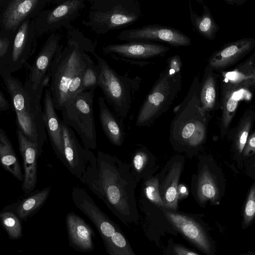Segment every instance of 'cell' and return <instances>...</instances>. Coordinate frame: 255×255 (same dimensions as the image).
<instances>
[{"instance_id": "obj_1", "label": "cell", "mask_w": 255, "mask_h": 255, "mask_svg": "<svg viewBox=\"0 0 255 255\" xmlns=\"http://www.w3.org/2000/svg\"><path fill=\"white\" fill-rule=\"evenodd\" d=\"M80 180L125 225L137 223L138 212L134 197L137 181L129 164L99 150L93 154Z\"/></svg>"}, {"instance_id": "obj_15", "label": "cell", "mask_w": 255, "mask_h": 255, "mask_svg": "<svg viewBox=\"0 0 255 255\" xmlns=\"http://www.w3.org/2000/svg\"><path fill=\"white\" fill-rule=\"evenodd\" d=\"M66 226L70 246L75 250L88 253L94 249L95 234L83 218L73 212L67 213Z\"/></svg>"}, {"instance_id": "obj_8", "label": "cell", "mask_w": 255, "mask_h": 255, "mask_svg": "<svg viewBox=\"0 0 255 255\" xmlns=\"http://www.w3.org/2000/svg\"><path fill=\"white\" fill-rule=\"evenodd\" d=\"M169 49L156 43L131 41L108 45L102 48V52L116 60L142 66L149 63L144 60L164 55Z\"/></svg>"}, {"instance_id": "obj_26", "label": "cell", "mask_w": 255, "mask_h": 255, "mask_svg": "<svg viewBox=\"0 0 255 255\" xmlns=\"http://www.w3.org/2000/svg\"><path fill=\"white\" fill-rule=\"evenodd\" d=\"M181 166L179 163H175L170 170L164 182L163 186L159 187L161 196L166 208L175 209L178 198V182L180 175Z\"/></svg>"}, {"instance_id": "obj_25", "label": "cell", "mask_w": 255, "mask_h": 255, "mask_svg": "<svg viewBox=\"0 0 255 255\" xmlns=\"http://www.w3.org/2000/svg\"><path fill=\"white\" fill-rule=\"evenodd\" d=\"M189 2L191 21L195 30L201 36L209 40H213L219 30V27L213 17L209 8L203 4V11L201 16L191 8Z\"/></svg>"}, {"instance_id": "obj_11", "label": "cell", "mask_w": 255, "mask_h": 255, "mask_svg": "<svg viewBox=\"0 0 255 255\" xmlns=\"http://www.w3.org/2000/svg\"><path fill=\"white\" fill-rule=\"evenodd\" d=\"M221 89L222 115L220 131L222 136H224L229 131L239 102L250 100L252 93L250 89L223 78L221 81Z\"/></svg>"}, {"instance_id": "obj_7", "label": "cell", "mask_w": 255, "mask_h": 255, "mask_svg": "<svg viewBox=\"0 0 255 255\" xmlns=\"http://www.w3.org/2000/svg\"><path fill=\"white\" fill-rule=\"evenodd\" d=\"M94 91L78 93L62 107V121L78 134L84 147H97V136L94 116Z\"/></svg>"}, {"instance_id": "obj_31", "label": "cell", "mask_w": 255, "mask_h": 255, "mask_svg": "<svg viewBox=\"0 0 255 255\" xmlns=\"http://www.w3.org/2000/svg\"><path fill=\"white\" fill-rule=\"evenodd\" d=\"M198 193L202 202L214 201L218 196V191L215 183L208 171H204L200 176L198 184Z\"/></svg>"}, {"instance_id": "obj_14", "label": "cell", "mask_w": 255, "mask_h": 255, "mask_svg": "<svg viewBox=\"0 0 255 255\" xmlns=\"http://www.w3.org/2000/svg\"><path fill=\"white\" fill-rule=\"evenodd\" d=\"M255 47V39L253 38H243L226 43L211 55L208 65L214 70L227 68L244 57Z\"/></svg>"}, {"instance_id": "obj_20", "label": "cell", "mask_w": 255, "mask_h": 255, "mask_svg": "<svg viewBox=\"0 0 255 255\" xmlns=\"http://www.w3.org/2000/svg\"><path fill=\"white\" fill-rule=\"evenodd\" d=\"M165 215L172 224L188 239L206 253H210L211 246L204 232L198 224L185 215L166 212Z\"/></svg>"}, {"instance_id": "obj_17", "label": "cell", "mask_w": 255, "mask_h": 255, "mask_svg": "<svg viewBox=\"0 0 255 255\" xmlns=\"http://www.w3.org/2000/svg\"><path fill=\"white\" fill-rule=\"evenodd\" d=\"M138 18L135 13L116 6L107 11L94 12L85 24L97 32L103 33L132 23Z\"/></svg>"}, {"instance_id": "obj_10", "label": "cell", "mask_w": 255, "mask_h": 255, "mask_svg": "<svg viewBox=\"0 0 255 255\" xmlns=\"http://www.w3.org/2000/svg\"><path fill=\"white\" fill-rule=\"evenodd\" d=\"M61 37L53 35L47 40L30 68V73L26 80L33 91L42 92L48 85L46 80L49 77V70L60 46Z\"/></svg>"}, {"instance_id": "obj_35", "label": "cell", "mask_w": 255, "mask_h": 255, "mask_svg": "<svg viewBox=\"0 0 255 255\" xmlns=\"http://www.w3.org/2000/svg\"><path fill=\"white\" fill-rule=\"evenodd\" d=\"M255 214V187L253 185L249 193L244 210V223L249 224Z\"/></svg>"}, {"instance_id": "obj_30", "label": "cell", "mask_w": 255, "mask_h": 255, "mask_svg": "<svg viewBox=\"0 0 255 255\" xmlns=\"http://www.w3.org/2000/svg\"><path fill=\"white\" fill-rule=\"evenodd\" d=\"M149 153L142 146L136 149L132 154L129 165L131 172L137 182L144 176L145 170L149 164Z\"/></svg>"}, {"instance_id": "obj_4", "label": "cell", "mask_w": 255, "mask_h": 255, "mask_svg": "<svg viewBox=\"0 0 255 255\" xmlns=\"http://www.w3.org/2000/svg\"><path fill=\"white\" fill-rule=\"evenodd\" d=\"M180 64L178 55L170 57L166 69L160 74L139 109L137 126H150L170 107L181 89Z\"/></svg>"}, {"instance_id": "obj_16", "label": "cell", "mask_w": 255, "mask_h": 255, "mask_svg": "<svg viewBox=\"0 0 255 255\" xmlns=\"http://www.w3.org/2000/svg\"><path fill=\"white\" fill-rule=\"evenodd\" d=\"M43 106V119L46 131L54 152L58 158L64 165V142L61 120L56 113L49 88H46L45 91Z\"/></svg>"}, {"instance_id": "obj_21", "label": "cell", "mask_w": 255, "mask_h": 255, "mask_svg": "<svg viewBox=\"0 0 255 255\" xmlns=\"http://www.w3.org/2000/svg\"><path fill=\"white\" fill-rule=\"evenodd\" d=\"M255 52L233 70L222 73V78L251 89L255 85Z\"/></svg>"}, {"instance_id": "obj_28", "label": "cell", "mask_w": 255, "mask_h": 255, "mask_svg": "<svg viewBox=\"0 0 255 255\" xmlns=\"http://www.w3.org/2000/svg\"><path fill=\"white\" fill-rule=\"evenodd\" d=\"M51 190V187H47L23 199L15 211L19 219L25 220L39 209L49 197Z\"/></svg>"}, {"instance_id": "obj_33", "label": "cell", "mask_w": 255, "mask_h": 255, "mask_svg": "<svg viewBox=\"0 0 255 255\" xmlns=\"http://www.w3.org/2000/svg\"><path fill=\"white\" fill-rule=\"evenodd\" d=\"M143 183L142 195L154 205L165 207L160 194L158 178L155 177L148 178Z\"/></svg>"}, {"instance_id": "obj_3", "label": "cell", "mask_w": 255, "mask_h": 255, "mask_svg": "<svg viewBox=\"0 0 255 255\" xmlns=\"http://www.w3.org/2000/svg\"><path fill=\"white\" fill-rule=\"evenodd\" d=\"M0 66V76L9 95L16 126L32 142L43 146L47 133L41 105L42 93L33 91L26 80L24 84Z\"/></svg>"}, {"instance_id": "obj_41", "label": "cell", "mask_w": 255, "mask_h": 255, "mask_svg": "<svg viewBox=\"0 0 255 255\" xmlns=\"http://www.w3.org/2000/svg\"><path fill=\"white\" fill-rule=\"evenodd\" d=\"M178 193L179 194L184 195L185 193L187 194V189L186 188L183 186L180 185V187H178Z\"/></svg>"}, {"instance_id": "obj_2", "label": "cell", "mask_w": 255, "mask_h": 255, "mask_svg": "<svg viewBox=\"0 0 255 255\" xmlns=\"http://www.w3.org/2000/svg\"><path fill=\"white\" fill-rule=\"evenodd\" d=\"M88 52L96 54L93 48L70 36L66 46L60 45L49 73V89L56 110L61 111L68 101L83 92V75L93 61Z\"/></svg>"}, {"instance_id": "obj_38", "label": "cell", "mask_w": 255, "mask_h": 255, "mask_svg": "<svg viewBox=\"0 0 255 255\" xmlns=\"http://www.w3.org/2000/svg\"><path fill=\"white\" fill-rule=\"evenodd\" d=\"M10 106L9 103L0 89V112L8 110Z\"/></svg>"}, {"instance_id": "obj_6", "label": "cell", "mask_w": 255, "mask_h": 255, "mask_svg": "<svg viewBox=\"0 0 255 255\" xmlns=\"http://www.w3.org/2000/svg\"><path fill=\"white\" fill-rule=\"evenodd\" d=\"M95 57L99 70L98 87L115 114L121 119H125L140 86L141 78L120 75L103 58L97 54Z\"/></svg>"}, {"instance_id": "obj_29", "label": "cell", "mask_w": 255, "mask_h": 255, "mask_svg": "<svg viewBox=\"0 0 255 255\" xmlns=\"http://www.w3.org/2000/svg\"><path fill=\"white\" fill-rule=\"evenodd\" d=\"M255 120L254 111L248 110L243 114L238 125L231 130L236 147L240 153L243 151Z\"/></svg>"}, {"instance_id": "obj_32", "label": "cell", "mask_w": 255, "mask_h": 255, "mask_svg": "<svg viewBox=\"0 0 255 255\" xmlns=\"http://www.w3.org/2000/svg\"><path fill=\"white\" fill-rule=\"evenodd\" d=\"M0 221L9 237L17 240L22 236V227L18 216L12 212L0 213Z\"/></svg>"}, {"instance_id": "obj_27", "label": "cell", "mask_w": 255, "mask_h": 255, "mask_svg": "<svg viewBox=\"0 0 255 255\" xmlns=\"http://www.w3.org/2000/svg\"><path fill=\"white\" fill-rule=\"evenodd\" d=\"M79 0H68L52 10L48 15V24H69L77 15L82 6Z\"/></svg>"}, {"instance_id": "obj_40", "label": "cell", "mask_w": 255, "mask_h": 255, "mask_svg": "<svg viewBox=\"0 0 255 255\" xmlns=\"http://www.w3.org/2000/svg\"><path fill=\"white\" fill-rule=\"evenodd\" d=\"M248 0H224L225 2L232 5L240 6L245 4Z\"/></svg>"}, {"instance_id": "obj_13", "label": "cell", "mask_w": 255, "mask_h": 255, "mask_svg": "<svg viewBox=\"0 0 255 255\" xmlns=\"http://www.w3.org/2000/svg\"><path fill=\"white\" fill-rule=\"evenodd\" d=\"M16 133L24 169L22 189L25 194L33 191L37 179V159L42 146L30 141L16 126Z\"/></svg>"}, {"instance_id": "obj_22", "label": "cell", "mask_w": 255, "mask_h": 255, "mask_svg": "<svg viewBox=\"0 0 255 255\" xmlns=\"http://www.w3.org/2000/svg\"><path fill=\"white\" fill-rule=\"evenodd\" d=\"M38 0H12L5 9L2 22L4 27L12 29L32 11Z\"/></svg>"}, {"instance_id": "obj_18", "label": "cell", "mask_w": 255, "mask_h": 255, "mask_svg": "<svg viewBox=\"0 0 255 255\" xmlns=\"http://www.w3.org/2000/svg\"><path fill=\"white\" fill-rule=\"evenodd\" d=\"M98 105L100 122L105 135L114 145L121 146L125 138L122 119L109 109L103 97H99Z\"/></svg>"}, {"instance_id": "obj_23", "label": "cell", "mask_w": 255, "mask_h": 255, "mask_svg": "<svg viewBox=\"0 0 255 255\" xmlns=\"http://www.w3.org/2000/svg\"><path fill=\"white\" fill-rule=\"evenodd\" d=\"M0 164L19 181H23L21 167L5 131L0 128Z\"/></svg>"}, {"instance_id": "obj_5", "label": "cell", "mask_w": 255, "mask_h": 255, "mask_svg": "<svg viewBox=\"0 0 255 255\" xmlns=\"http://www.w3.org/2000/svg\"><path fill=\"white\" fill-rule=\"evenodd\" d=\"M71 196L76 207L94 224L110 255H135L131 247L119 226L96 204L84 189L73 187Z\"/></svg>"}, {"instance_id": "obj_9", "label": "cell", "mask_w": 255, "mask_h": 255, "mask_svg": "<svg viewBox=\"0 0 255 255\" xmlns=\"http://www.w3.org/2000/svg\"><path fill=\"white\" fill-rule=\"evenodd\" d=\"M117 38L127 42H164L176 47L189 46L191 44L190 38L180 30L159 24L125 30L118 34Z\"/></svg>"}, {"instance_id": "obj_36", "label": "cell", "mask_w": 255, "mask_h": 255, "mask_svg": "<svg viewBox=\"0 0 255 255\" xmlns=\"http://www.w3.org/2000/svg\"><path fill=\"white\" fill-rule=\"evenodd\" d=\"M245 155H249L251 153H254L255 151V132L254 131L249 135L245 147L244 148Z\"/></svg>"}, {"instance_id": "obj_34", "label": "cell", "mask_w": 255, "mask_h": 255, "mask_svg": "<svg viewBox=\"0 0 255 255\" xmlns=\"http://www.w3.org/2000/svg\"><path fill=\"white\" fill-rule=\"evenodd\" d=\"M98 65L93 61L89 64L83 75V91H95L98 86Z\"/></svg>"}, {"instance_id": "obj_24", "label": "cell", "mask_w": 255, "mask_h": 255, "mask_svg": "<svg viewBox=\"0 0 255 255\" xmlns=\"http://www.w3.org/2000/svg\"><path fill=\"white\" fill-rule=\"evenodd\" d=\"M213 70L209 65L206 66L199 91L200 106L206 114L213 111L216 106L217 78Z\"/></svg>"}, {"instance_id": "obj_12", "label": "cell", "mask_w": 255, "mask_h": 255, "mask_svg": "<svg viewBox=\"0 0 255 255\" xmlns=\"http://www.w3.org/2000/svg\"><path fill=\"white\" fill-rule=\"evenodd\" d=\"M64 142L65 166L79 180L85 171L87 161L94 153L83 147L71 127L61 121Z\"/></svg>"}, {"instance_id": "obj_37", "label": "cell", "mask_w": 255, "mask_h": 255, "mask_svg": "<svg viewBox=\"0 0 255 255\" xmlns=\"http://www.w3.org/2000/svg\"><path fill=\"white\" fill-rule=\"evenodd\" d=\"M10 41L7 38H0V63L9 51Z\"/></svg>"}, {"instance_id": "obj_19", "label": "cell", "mask_w": 255, "mask_h": 255, "mask_svg": "<svg viewBox=\"0 0 255 255\" xmlns=\"http://www.w3.org/2000/svg\"><path fill=\"white\" fill-rule=\"evenodd\" d=\"M190 103V118H187L182 112L178 109V114H177L173 121L174 124L172 128V131H179L181 137L190 144L195 145L199 144L204 137V135L199 132V118L194 117H191L192 109L193 100V88L192 86L188 94ZM197 116V115H196ZM204 128L205 127L200 126Z\"/></svg>"}, {"instance_id": "obj_39", "label": "cell", "mask_w": 255, "mask_h": 255, "mask_svg": "<svg viewBox=\"0 0 255 255\" xmlns=\"http://www.w3.org/2000/svg\"><path fill=\"white\" fill-rule=\"evenodd\" d=\"M174 252L179 255H198V254L188 250L181 246H175L174 248Z\"/></svg>"}]
</instances>
